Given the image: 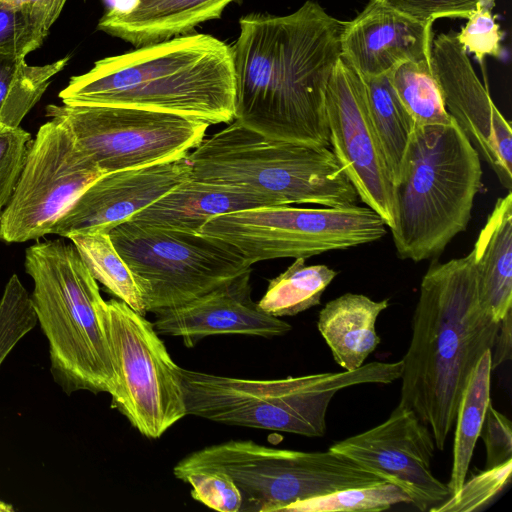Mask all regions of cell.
Returning <instances> with one entry per match:
<instances>
[{
  "label": "cell",
  "instance_id": "9a60e30c",
  "mask_svg": "<svg viewBox=\"0 0 512 512\" xmlns=\"http://www.w3.org/2000/svg\"><path fill=\"white\" fill-rule=\"evenodd\" d=\"M435 448L428 425L413 410L397 406L381 424L329 450L400 487L420 511H431L451 496L447 484L432 473Z\"/></svg>",
  "mask_w": 512,
  "mask_h": 512
},
{
  "label": "cell",
  "instance_id": "4fadbf2b",
  "mask_svg": "<svg viewBox=\"0 0 512 512\" xmlns=\"http://www.w3.org/2000/svg\"><path fill=\"white\" fill-rule=\"evenodd\" d=\"M100 170L79 150L68 126L51 118L32 141L15 190L0 217V240H36L98 177Z\"/></svg>",
  "mask_w": 512,
  "mask_h": 512
},
{
  "label": "cell",
  "instance_id": "3957f363",
  "mask_svg": "<svg viewBox=\"0 0 512 512\" xmlns=\"http://www.w3.org/2000/svg\"><path fill=\"white\" fill-rule=\"evenodd\" d=\"M234 92L230 46L185 34L98 60L59 97L63 104L131 106L214 125L234 120Z\"/></svg>",
  "mask_w": 512,
  "mask_h": 512
},
{
  "label": "cell",
  "instance_id": "ffe728a7",
  "mask_svg": "<svg viewBox=\"0 0 512 512\" xmlns=\"http://www.w3.org/2000/svg\"><path fill=\"white\" fill-rule=\"evenodd\" d=\"M278 205L264 194L188 178L129 220L147 227L199 233L212 217Z\"/></svg>",
  "mask_w": 512,
  "mask_h": 512
},
{
  "label": "cell",
  "instance_id": "cb8c5ba5",
  "mask_svg": "<svg viewBox=\"0 0 512 512\" xmlns=\"http://www.w3.org/2000/svg\"><path fill=\"white\" fill-rule=\"evenodd\" d=\"M491 372V350H487L470 373L457 409L452 469L447 484L451 495L460 490L469 470L474 448L491 402Z\"/></svg>",
  "mask_w": 512,
  "mask_h": 512
},
{
  "label": "cell",
  "instance_id": "e575fe53",
  "mask_svg": "<svg viewBox=\"0 0 512 512\" xmlns=\"http://www.w3.org/2000/svg\"><path fill=\"white\" fill-rule=\"evenodd\" d=\"M190 484L194 500L220 512H239L242 498L231 478L220 471L198 470L178 478Z\"/></svg>",
  "mask_w": 512,
  "mask_h": 512
},
{
  "label": "cell",
  "instance_id": "8992f818",
  "mask_svg": "<svg viewBox=\"0 0 512 512\" xmlns=\"http://www.w3.org/2000/svg\"><path fill=\"white\" fill-rule=\"evenodd\" d=\"M402 360L374 361L352 371L253 380L180 368L186 414L213 422L322 437L328 406L340 390L390 384Z\"/></svg>",
  "mask_w": 512,
  "mask_h": 512
},
{
  "label": "cell",
  "instance_id": "60d3db41",
  "mask_svg": "<svg viewBox=\"0 0 512 512\" xmlns=\"http://www.w3.org/2000/svg\"><path fill=\"white\" fill-rule=\"evenodd\" d=\"M7 511L8 512L13 511L12 506L0 500V512H7Z\"/></svg>",
  "mask_w": 512,
  "mask_h": 512
},
{
  "label": "cell",
  "instance_id": "2e32d148",
  "mask_svg": "<svg viewBox=\"0 0 512 512\" xmlns=\"http://www.w3.org/2000/svg\"><path fill=\"white\" fill-rule=\"evenodd\" d=\"M431 61L449 115L496 174L512 188V129L478 78L454 33L433 38Z\"/></svg>",
  "mask_w": 512,
  "mask_h": 512
},
{
  "label": "cell",
  "instance_id": "7a4b0ae2",
  "mask_svg": "<svg viewBox=\"0 0 512 512\" xmlns=\"http://www.w3.org/2000/svg\"><path fill=\"white\" fill-rule=\"evenodd\" d=\"M499 325L482 300L472 251L429 266L401 359L397 406L428 425L438 450L445 448L470 373L492 351Z\"/></svg>",
  "mask_w": 512,
  "mask_h": 512
},
{
  "label": "cell",
  "instance_id": "44dd1931",
  "mask_svg": "<svg viewBox=\"0 0 512 512\" xmlns=\"http://www.w3.org/2000/svg\"><path fill=\"white\" fill-rule=\"evenodd\" d=\"M235 0H135L110 8L97 28L135 47L185 35L200 23L221 17Z\"/></svg>",
  "mask_w": 512,
  "mask_h": 512
},
{
  "label": "cell",
  "instance_id": "30bf717a",
  "mask_svg": "<svg viewBox=\"0 0 512 512\" xmlns=\"http://www.w3.org/2000/svg\"><path fill=\"white\" fill-rule=\"evenodd\" d=\"M235 248L250 264L309 258L379 240L383 219L369 207L298 208L274 205L221 214L201 228Z\"/></svg>",
  "mask_w": 512,
  "mask_h": 512
},
{
  "label": "cell",
  "instance_id": "52a82bcc",
  "mask_svg": "<svg viewBox=\"0 0 512 512\" xmlns=\"http://www.w3.org/2000/svg\"><path fill=\"white\" fill-rule=\"evenodd\" d=\"M190 178L264 194L278 205H356L358 194L328 147L274 140L237 121L189 152Z\"/></svg>",
  "mask_w": 512,
  "mask_h": 512
},
{
  "label": "cell",
  "instance_id": "74e56055",
  "mask_svg": "<svg viewBox=\"0 0 512 512\" xmlns=\"http://www.w3.org/2000/svg\"><path fill=\"white\" fill-rule=\"evenodd\" d=\"M485 444L486 465L490 468L512 460L511 421L491 402L488 405L480 436Z\"/></svg>",
  "mask_w": 512,
  "mask_h": 512
},
{
  "label": "cell",
  "instance_id": "484cf974",
  "mask_svg": "<svg viewBox=\"0 0 512 512\" xmlns=\"http://www.w3.org/2000/svg\"><path fill=\"white\" fill-rule=\"evenodd\" d=\"M69 59L66 56L50 64L29 65L25 57L0 51V127H19Z\"/></svg>",
  "mask_w": 512,
  "mask_h": 512
},
{
  "label": "cell",
  "instance_id": "7402d4cb",
  "mask_svg": "<svg viewBox=\"0 0 512 512\" xmlns=\"http://www.w3.org/2000/svg\"><path fill=\"white\" fill-rule=\"evenodd\" d=\"M388 305V299L374 301L363 294L345 293L320 310L318 331L345 371L361 367L380 344L376 321Z\"/></svg>",
  "mask_w": 512,
  "mask_h": 512
},
{
  "label": "cell",
  "instance_id": "f546056e",
  "mask_svg": "<svg viewBox=\"0 0 512 512\" xmlns=\"http://www.w3.org/2000/svg\"><path fill=\"white\" fill-rule=\"evenodd\" d=\"M406 503L409 496L398 486L384 482L352 487L294 502L283 512H379Z\"/></svg>",
  "mask_w": 512,
  "mask_h": 512
},
{
  "label": "cell",
  "instance_id": "83f0119b",
  "mask_svg": "<svg viewBox=\"0 0 512 512\" xmlns=\"http://www.w3.org/2000/svg\"><path fill=\"white\" fill-rule=\"evenodd\" d=\"M90 273L117 299L145 315L142 294L126 262L106 232L76 234L69 237Z\"/></svg>",
  "mask_w": 512,
  "mask_h": 512
},
{
  "label": "cell",
  "instance_id": "8d00e7d4",
  "mask_svg": "<svg viewBox=\"0 0 512 512\" xmlns=\"http://www.w3.org/2000/svg\"><path fill=\"white\" fill-rule=\"evenodd\" d=\"M385 5L420 22L439 18H468L478 6H495L496 0H380Z\"/></svg>",
  "mask_w": 512,
  "mask_h": 512
},
{
  "label": "cell",
  "instance_id": "f35d334b",
  "mask_svg": "<svg viewBox=\"0 0 512 512\" xmlns=\"http://www.w3.org/2000/svg\"><path fill=\"white\" fill-rule=\"evenodd\" d=\"M512 352V310L500 321L499 329L491 351V368L497 369L511 359Z\"/></svg>",
  "mask_w": 512,
  "mask_h": 512
},
{
  "label": "cell",
  "instance_id": "d4e9b609",
  "mask_svg": "<svg viewBox=\"0 0 512 512\" xmlns=\"http://www.w3.org/2000/svg\"><path fill=\"white\" fill-rule=\"evenodd\" d=\"M363 80L371 118L395 186L402 177L416 125L393 87L391 72Z\"/></svg>",
  "mask_w": 512,
  "mask_h": 512
},
{
  "label": "cell",
  "instance_id": "836d02e7",
  "mask_svg": "<svg viewBox=\"0 0 512 512\" xmlns=\"http://www.w3.org/2000/svg\"><path fill=\"white\" fill-rule=\"evenodd\" d=\"M493 7L480 5L469 15L466 24L455 34L458 42L473 53L477 61L483 65L487 56L501 58L503 47L501 41L504 33L492 14Z\"/></svg>",
  "mask_w": 512,
  "mask_h": 512
},
{
  "label": "cell",
  "instance_id": "5b68a950",
  "mask_svg": "<svg viewBox=\"0 0 512 512\" xmlns=\"http://www.w3.org/2000/svg\"><path fill=\"white\" fill-rule=\"evenodd\" d=\"M482 187L480 156L452 117L416 126L394 186L397 255L420 262L441 254L466 229Z\"/></svg>",
  "mask_w": 512,
  "mask_h": 512
},
{
  "label": "cell",
  "instance_id": "4dcf8cb0",
  "mask_svg": "<svg viewBox=\"0 0 512 512\" xmlns=\"http://www.w3.org/2000/svg\"><path fill=\"white\" fill-rule=\"evenodd\" d=\"M512 460L465 479L460 490L430 512H471L486 508L510 483Z\"/></svg>",
  "mask_w": 512,
  "mask_h": 512
},
{
  "label": "cell",
  "instance_id": "ba28073f",
  "mask_svg": "<svg viewBox=\"0 0 512 512\" xmlns=\"http://www.w3.org/2000/svg\"><path fill=\"white\" fill-rule=\"evenodd\" d=\"M198 470L220 471L231 478L242 498L239 512H278L297 501L386 482L329 449L303 452L252 440H229L194 451L173 473L179 478Z\"/></svg>",
  "mask_w": 512,
  "mask_h": 512
},
{
  "label": "cell",
  "instance_id": "d6a6232c",
  "mask_svg": "<svg viewBox=\"0 0 512 512\" xmlns=\"http://www.w3.org/2000/svg\"><path fill=\"white\" fill-rule=\"evenodd\" d=\"M49 30L26 5L0 0V51L25 57L39 48Z\"/></svg>",
  "mask_w": 512,
  "mask_h": 512
},
{
  "label": "cell",
  "instance_id": "8fae6325",
  "mask_svg": "<svg viewBox=\"0 0 512 512\" xmlns=\"http://www.w3.org/2000/svg\"><path fill=\"white\" fill-rule=\"evenodd\" d=\"M104 320L116 375L111 406L140 434L158 439L187 415L181 367L153 322L125 302L105 301Z\"/></svg>",
  "mask_w": 512,
  "mask_h": 512
},
{
  "label": "cell",
  "instance_id": "f1b7e54d",
  "mask_svg": "<svg viewBox=\"0 0 512 512\" xmlns=\"http://www.w3.org/2000/svg\"><path fill=\"white\" fill-rule=\"evenodd\" d=\"M393 87L416 126L451 120L429 57L402 63L391 71Z\"/></svg>",
  "mask_w": 512,
  "mask_h": 512
},
{
  "label": "cell",
  "instance_id": "603a6c76",
  "mask_svg": "<svg viewBox=\"0 0 512 512\" xmlns=\"http://www.w3.org/2000/svg\"><path fill=\"white\" fill-rule=\"evenodd\" d=\"M481 297L500 322L512 310V193L499 198L472 249Z\"/></svg>",
  "mask_w": 512,
  "mask_h": 512
},
{
  "label": "cell",
  "instance_id": "6da1fadb",
  "mask_svg": "<svg viewBox=\"0 0 512 512\" xmlns=\"http://www.w3.org/2000/svg\"><path fill=\"white\" fill-rule=\"evenodd\" d=\"M230 46L234 120L265 137L329 147L326 92L345 22L307 0L287 15L240 18Z\"/></svg>",
  "mask_w": 512,
  "mask_h": 512
},
{
  "label": "cell",
  "instance_id": "1f68e13d",
  "mask_svg": "<svg viewBox=\"0 0 512 512\" xmlns=\"http://www.w3.org/2000/svg\"><path fill=\"white\" fill-rule=\"evenodd\" d=\"M36 323L31 298L14 274L7 282L0 300V366Z\"/></svg>",
  "mask_w": 512,
  "mask_h": 512
},
{
  "label": "cell",
  "instance_id": "4316f807",
  "mask_svg": "<svg viewBox=\"0 0 512 512\" xmlns=\"http://www.w3.org/2000/svg\"><path fill=\"white\" fill-rule=\"evenodd\" d=\"M336 275L337 272L326 265H306L305 258H295L284 272L269 281L257 304L274 317L297 315L320 304L325 289Z\"/></svg>",
  "mask_w": 512,
  "mask_h": 512
},
{
  "label": "cell",
  "instance_id": "5bb4252c",
  "mask_svg": "<svg viewBox=\"0 0 512 512\" xmlns=\"http://www.w3.org/2000/svg\"><path fill=\"white\" fill-rule=\"evenodd\" d=\"M329 142L358 197L392 229L395 188L374 127L363 78L341 57L326 92Z\"/></svg>",
  "mask_w": 512,
  "mask_h": 512
},
{
  "label": "cell",
  "instance_id": "ac0fdd59",
  "mask_svg": "<svg viewBox=\"0 0 512 512\" xmlns=\"http://www.w3.org/2000/svg\"><path fill=\"white\" fill-rule=\"evenodd\" d=\"M252 269L182 306L157 311L158 334L180 337L188 348L205 337L241 334L264 338L287 334L292 326L260 309L251 297Z\"/></svg>",
  "mask_w": 512,
  "mask_h": 512
},
{
  "label": "cell",
  "instance_id": "e0dca14e",
  "mask_svg": "<svg viewBox=\"0 0 512 512\" xmlns=\"http://www.w3.org/2000/svg\"><path fill=\"white\" fill-rule=\"evenodd\" d=\"M188 154L167 162L101 175L58 219L50 234L69 238L76 234L108 233L188 179Z\"/></svg>",
  "mask_w": 512,
  "mask_h": 512
},
{
  "label": "cell",
  "instance_id": "277c9868",
  "mask_svg": "<svg viewBox=\"0 0 512 512\" xmlns=\"http://www.w3.org/2000/svg\"><path fill=\"white\" fill-rule=\"evenodd\" d=\"M31 301L48 339L51 373L66 393L114 391L116 375L97 281L76 246L63 240L26 249Z\"/></svg>",
  "mask_w": 512,
  "mask_h": 512
},
{
  "label": "cell",
  "instance_id": "ab89813d",
  "mask_svg": "<svg viewBox=\"0 0 512 512\" xmlns=\"http://www.w3.org/2000/svg\"><path fill=\"white\" fill-rule=\"evenodd\" d=\"M18 5L28 6L50 30L52 24L59 17L67 0H2Z\"/></svg>",
  "mask_w": 512,
  "mask_h": 512
},
{
  "label": "cell",
  "instance_id": "7c38bea8",
  "mask_svg": "<svg viewBox=\"0 0 512 512\" xmlns=\"http://www.w3.org/2000/svg\"><path fill=\"white\" fill-rule=\"evenodd\" d=\"M79 150L102 174L179 159L204 140L208 123L175 113L118 105H55Z\"/></svg>",
  "mask_w": 512,
  "mask_h": 512
},
{
  "label": "cell",
  "instance_id": "d590c367",
  "mask_svg": "<svg viewBox=\"0 0 512 512\" xmlns=\"http://www.w3.org/2000/svg\"><path fill=\"white\" fill-rule=\"evenodd\" d=\"M31 143V135L22 128L0 127V217L15 190Z\"/></svg>",
  "mask_w": 512,
  "mask_h": 512
},
{
  "label": "cell",
  "instance_id": "d6986e66",
  "mask_svg": "<svg viewBox=\"0 0 512 512\" xmlns=\"http://www.w3.org/2000/svg\"><path fill=\"white\" fill-rule=\"evenodd\" d=\"M433 23L420 22L380 0H370L340 36V57L362 78L393 71L431 55Z\"/></svg>",
  "mask_w": 512,
  "mask_h": 512
},
{
  "label": "cell",
  "instance_id": "9c48e42d",
  "mask_svg": "<svg viewBox=\"0 0 512 512\" xmlns=\"http://www.w3.org/2000/svg\"><path fill=\"white\" fill-rule=\"evenodd\" d=\"M108 234L133 274L146 313L182 306L252 269L231 245L201 233L128 220Z\"/></svg>",
  "mask_w": 512,
  "mask_h": 512
}]
</instances>
